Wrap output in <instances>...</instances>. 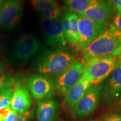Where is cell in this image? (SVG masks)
<instances>
[{
    "instance_id": "6da1fadb",
    "label": "cell",
    "mask_w": 121,
    "mask_h": 121,
    "mask_svg": "<svg viewBox=\"0 0 121 121\" xmlns=\"http://www.w3.org/2000/svg\"><path fill=\"white\" fill-rule=\"evenodd\" d=\"M121 43V36L110 25L103 33L81 50L82 62L91 59L113 55Z\"/></svg>"
},
{
    "instance_id": "7a4b0ae2",
    "label": "cell",
    "mask_w": 121,
    "mask_h": 121,
    "mask_svg": "<svg viewBox=\"0 0 121 121\" xmlns=\"http://www.w3.org/2000/svg\"><path fill=\"white\" fill-rule=\"evenodd\" d=\"M75 56L66 48H57L47 52L38 62L40 73L48 75H60L73 62Z\"/></svg>"
},
{
    "instance_id": "3957f363",
    "label": "cell",
    "mask_w": 121,
    "mask_h": 121,
    "mask_svg": "<svg viewBox=\"0 0 121 121\" xmlns=\"http://www.w3.org/2000/svg\"><path fill=\"white\" fill-rule=\"evenodd\" d=\"M117 60V57L113 55L91 59L84 64V73L90 80L92 85H99L112 72Z\"/></svg>"
},
{
    "instance_id": "277c9868",
    "label": "cell",
    "mask_w": 121,
    "mask_h": 121,
    "mask_svg": "<svg viewBox=\"0 0 121 121\" xmlns=\"http://www.w3.org/2000/svg\"><path fill=\"white\" fill-rule=\"evenodd\" d=\"M109 26L108 22H96L78 16V50H82L104 32Z\"/></svg>"
},
{
    "instance_id": "5b68a950",
    "label": "cell",
    "mask_w": 121,
    "mask_h": 121,
    "mask_svg": "<svg viewBox=\"0 0 121 121\" xmlns=\"http://www.w3.org/2000/svg\"><path fill=\"white\" fill-rule=\"evenodd\" d=\"M42 28L47 44L52 48H63L67 43L61 19L42 17Z\"/></svg>"
},
{
    "instance_id": "8992f818",
    "label": "cell",
    "mask_w": 121,
    "mask_h": 121,
    "mask_svg": "<svg viewBox=\"0 0 121 121\" xmlns=\"http://www.w3.org/2000/svg\"><path fill=\"white\" fill-rule=\"evenodd\" d=\"M22 16L21 0H6L0 8V26L12 30L20 23Z\"/></svg>"
},
{
    "instance_id": "52a82bcc",
    "label": "cell",
    "mask_w": 121,
    "mask_h": 121,
    "mask_svg": "<svg viewBox=\"0 0 121 121\" xmlns=\"http://www.w3.org/2000/svg\"><path fill=\"white\" fill-rule=\"evenodd\" d=\"M85 65L82 61H74L64 72L59 76L54 84L60 93H66L79 81L84 71Z\"/></svg>"
},
{
    "instance_id": "ba28073f",
    "label": "cell",
    "mask_w": 121,
    "mask_h": 121,
    "mask_svg": "<svg viewBox=\"0 0 121 121\" xmlns=\"http://www.w3.org/2000/svg\"><path fill=\"white\" fill-rule=\"evenodd\" d=\"M103 89L102 85H93L85 94L82 98L73 107V111L76 116L82 118L93 113L97 108L99 95Z\"/></svg>"
},
{
    "instance_id": "9c48e42d",
    "label": "cell",
    "mask_w": 121,
    "mask_h": 121,
    "mask_svg": "<svg viewBox=\"0 0 121 121\" xmlns=\"http://www.w3.org/2000/svg\"><path fill=\"white\" fill-rule=\"evenodd\" d=\"M40 41L31 34L22 35L15 43L13 57L20 62H24L29 60L40 48Z\"/></svg>"
},
{
    "instance_id": "30bf717a",
    "label": "cell",
    "mask_w": 121,
    "mask_h": 121,
    "mask_svg": "<svg viewBox=\"0 0 121 121\" xmlns=\"http://www.w3.org/2000/svg\"><path fill=\"white\" fill-rule=\"evenodd\" d=\"M27 85L31 95L37 100L51 98L56 89L54 83L40 75H33L30 77L27 81Z\"/></svg>"
},
{
    "instance_id": "8fae6325",
    "label": "cell",
    "mask_w": 121,
    "mask_h": 121,
    "mask_svg": "<svg viewBox=\"0 0 121 121\" xmlns=\"http://www.w3.org/2000/svg\"><path fill=\"white\" fill-rule=\"evenodd\" d=\"M114 12L108 0H99L79 16L96 22H108L114 17Z\"/></svg>"
},
{
    "instance_id": "7c38bea8",
    "label": "cell",
    "mask_w": 121,
    "mask_h": 121,
    "mask_svg": "<svg viewBox=\"0 0 121 121\" xmlns=\"http://www.w3.org/2000/svg\"><path fill=\"white\" fill-rule=\"evenodd\" d=\"M60 19L67 42L72 46L78 47L79 43L78 16L67 10L64 12Z\"/></svg>"
},
{
    "instance_id": "4fadbf2b",
    "label": "cell",
    "mask_w": 121,
    "mask_h": 121,
    "mask_svg": "<svg viewBox=\"0 0 121 121\" xmlns=\"http://www.w3.org/2000/svg\"><path fill=\"white\" fill-rule=\"evenodd\" d=\"M103 94L108 102H113L119 97L121 98V69L117 63L108 76Z\"/></svg>"
},
{
    "instance_id": "5bb4252c",
    "label": "cell",
    "mask_w": 121,
    "mask_h": 121,
    "mask_svg": "<svg viewBox=\"0 0 121 121\" xmlns=\"http://www.w3.org/2000/svg\"><path fill=\"white\" fill-rule=\"evenodd\" d=\"M31 105V98L26 87L18 85L13 91L11 101V108L20 115L28 111Z\"/></svg>"
},
{
    "instance_id": "9a60e30c",
    "label": "cell",
    "mask_w": 121,
    "mask_h": 121,
    "mask_svg": "<svg viewBox=\"0 0 121 121\" xmlns=\"http://www.w3.org/2000/svg\"><path fill=\"white\" fill-rule=\"evenodd\" d=\"M91 86L90 80L86 75L83 73L79 81L65 94L66 103L72 107H74Z\"/></svg>"
},
{
    "instance_id": "2e32d148",
    "label": "cell",
    "mask_w": 121,
    "mask_h": 121,
    "mask_svg": "<svg viewBox=\"0 0 121 121\" xmlns=\"http://www.w3.org/2000/svg\"><path fill=\"white\" fill-rule=\"evenodd\" d=\"M33 6L45 19H57L61 15V10L56 0H30Z\"/></svg>"
},
{
    "instance_id": "e0dca14e",
    "label": "cell",
    "mask_w": 121,
    "mask_h": 121,
    "mask_svg": "<svg viewBox=\"0 0 121 121\" xmlns=\"http://www.w3.org/2000/svg\"><path fill=\"white\" fill-rule=\"evenodd\" d=\"M58 105L53 100L47 99L38 103L37 118L38 121H54Z\"/></svg>"
},
{
    "instance_id": "ac0fdd59",
    "label": "cell",
    "mask_w": 121,
    "mask_h": 121,
    "mask_svg": "<svg viewBox=\"0 0 121 121\" xmlns=\"http://www.w3.org/2000/svg\"><path fill=\"white\" fill-rule=\"evenodd\" d=\"M99 0H64L68 10L79 16Z\"/></svg>"
},
{
    "instance_id": "d6986e66",
    "label": "cell",
    "mask_w": 121,
    "mask_h": 121,
    "mask_svg": "<svg viewBox=\"0 0 121 121\" xmlns=\"http://www.w3.org/2000/svg\"><path fill=\"white\" fill-rule=\"evenodd\" d=\"M13 91V87H10L0 94V109L10 106Z\"/></svg>"
},
{
    "instance_id": "ffe728a7",
    "label": "cell",
    "mask_w": 121,
    "mask_h": 121,
    "mask_svg": "<svg viewBox=\"0 0 121 121\" xmlns=\"http://www.w3.org/2000/svg\"><path fill=\"white\" fill-rule=\"evenodd\" d=\"M13 78L0 72V94L8 87H13Z\"/></svg>"
},
{
    "instance_id": "44dd1931",
    "label": "cell",
    "mask_w": 121,
    "mask_h": 121,
    "mask_svg": "<svg viewBox=\"0 0 121 121\" xmlns=\"http://www.w3.org/2000/svg\"><path fill=\"white\" fill-rule=\"evenodd\" d=\"M110 25L119 35L121 36V13H117L114 15L113 22Z\"/></svg>"
},
{
    "instance_id": "7402d4cb",
    "label": "cell",
    "mask_w": 121,
    "mask_h": 121,
    "mask_svg": "<svg viewBox=\"0 0 121 121\" xmlns=\"http://www.w3.org/2000/svg\"><path fill=\"white\" fill-rule=\"evenodd\" d=\"M110 5L117 13H121V0H108Z\"/></svg>"
},
{
    "instance_id": "603a6c76",
    "label": "cell",
    "mask_w": 121,
    "mask_h": 121,
    "mask_svg": "<svg viewBox=\"0 0 121 121\" xmlns=\"http://www.w3.org/2000/svg\"><path fill=\"white\" fill-rule=\"evenodd\" d=\"M32 112L27 111L23 114L18 116L15 121H31L30 118L32 117Z\"/></svg>"
},
{
    "instance_id": "cb8c5ba5",
    "label": "cell",
    "mask_w": 121,
    "mask_h": 121,
    "mask_svg": "<svg viewBox=\"0 0 121 121\" xmlns=\"http://www.w3.org/2000/svg\"><path fill=\"white\" fill-rule=\"evenodd\" d=\"M17 112L11 109L2 121H15L17 117Z\"/></svg>"
},
{
    "instance_id": "d4e9b609",
    "label": "cell",
    "mask_w": 121,
    "mask_h": 121,
    "mask_svg": "<svg viewBox=\"0 0 121 121\" xmlns=\"http://www.w3.org/2000/svg\"><path fill=\"white\" fill-rule=\"evenodd\" d=\"M102 121H121V115L108 114L104 116Z\"/></svg>"
},
{
    "instance_id": "484cf974",
    "label": "cell",
    "mask_w": 121,
    "mask_h": 121,
    "mask_svg": "<svg viewBox=\"0 0 121 121\" xmlns=\"http://www.w3.org/2000/svg\"><path fill=\"white\" fill-rule=\"evenodd\" d=\"M120 54H121V43L120 45L119 46V47L117 48V50H116V51H115L114 53H113V55L114 56H118L120 55Z\"/></svg>"
},
{
    "instance_id": "4316f807",
    "label": "cell",
    "mask_w": 121,
    "mask_h": 121,
    "mask_svg": "<svg viewBox=\"0 0 121 121\" xmlns=\"http://www.w3.org/2000/svg\"><path fill=\"white\" fill-rule=\"evenodd\" d=\"M118 60H117V65H118V66L121 69V54L117 56Z\"/></svg>"
},
{
    "instance_id": "83f0119b",
    "label": "cell",
    "mask_w": 121,
    "mask_h": 121,
    "mask_svg": "<svg viewBox=\"0 0 121 121\" xmlns=\"http://www.w3.org/2000/svg\"><path fill=\"white\" fill-rule=\"evenodd\" d=\"M6 1V0H0V8H1V6L3 5V4H4Z\"/></svg>"
},
{
    "instance_id": "f1b7e54d",
    "label": "cell",
    "mask_w": 121,
    "mask_h": 121,
    "mask_svg": "<svg viewBox=\"0 0 121 121\" xmlns=\"http://www.w3.org/2000/svg\"><path fill=\"white\" fill-rule=\"evenodd\" d=\"M119 107H120V108L121 109V100H120V103H119Z\"/></svg>"
}]
</instances>
